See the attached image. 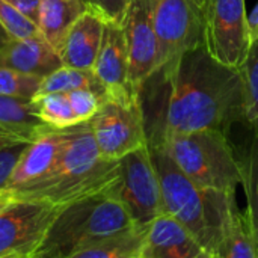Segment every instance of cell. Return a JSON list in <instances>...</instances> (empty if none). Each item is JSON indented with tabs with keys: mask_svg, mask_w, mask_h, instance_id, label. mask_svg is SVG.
<instances>
[{
	"mask_svg": "<svg viewBox=\"0 0 258 258\" xmlns=\"http://www.w3.org/2000/svg\"><path fill=\"white\" fill-rule=\"evenodd\" d=\"M162 70L169 80L163 144L169 136L201 130L228 135L233 124L245 121L239 68L219 63L203 44L184 51Z\"/></svg>",
	"mask_w": 258,
	"mask_h": 258,
	"instance_id": "1",
	"label": "cell"
},
{
	"mask_svg": "<svg viewBox=\"0 0 258 258\" xmlns=\"http://www.w3.org/2000/svg\"><path fill=\"white\" fill-rule=\"evenodd\" d=\"M121 177L119 160L101 157L89 121L68 127L67 141L53 168L39 180L12 190L15 198L44 200L68 206L113 192Z\"/></svg>",
	"mask_w": 258,
	"mask_h": 258,
	"instance_id": "2",
	"label": "cell"
},
{
	"mask_svg": "<svg viewBox=\"0 0 258 258\" xmlns=\"http://www.w3.org/2000/svg\"><path fill=\"white\" fill-rule=\"evenodd\" d=\"M156 168L165 212L183 224L204 251L215 254L219 236L236 192L203 189L197 186L174 162L165 145L148 147Z\"/></svg>",
	"mask_w": 258,
	"mask_h": 258,
	"instance_id": "3",
	"label": "cell"
},
{
	"mask_svg": "<svg viewBox=\"0 0 258 258\" xmlns=\"http://www.w3.org/2000/svg\"><path fill=\"white\" fill-rule=\"evenodd\" d=\"M133 227L116 190L89 197L63 207L30 258H68Z\"/></svg>",
	"mask_w": 258,
	"mask_h": 258,
	"instance_id": "4",
	"label": "cell"
},
{
	"mask_svg": "<svg viewBox=\"0 0 258 258\" xmlns=\"http://www.w3.org/2000/svg\"><path fill=\"white\" fill-rule=\"evenodd\" d=\"M227 136L218 130H201L169 136L163 145L197 186L236 192L242 184V172Z\"/></svg>",
	"mask_w": 258,
	"mask_h": 258,
	"instance_id": "5",
	"label": "cell"
},
{
	"mask_svg": "<svg viewBox=\"0 0 258 258\" xmlns=\"http://www.w3.org/2000/svg\"><path fill=\"white\" fill-rule=\"evenodd\" d=\"M89 124L98 151L106 160H121L127 154L148 147L139 97L106 95Z\"/></svg>",
	"mask_w": 258,
	"mask_h": 258,
	"instance_id": "6",
	"label": "cell"
},
{
	"mask_svg": "<svg viewBox=\"0 0 258 258\" xmlns=\"http://www.w3.org/2000/svg\"><path fill=\"white\" fill-rule=\"evenodd\" d=\"M203 45L222 65L239 68L249 50L245 0H201Z\"/></svg>",
	"mask_w": 258,
	"mask_h": 258,
	"instance_id": "7",
	"label": "cell"
},
{
	"mask_svg": "<svg viewBox=\"0 0 258 258\" xmlns=\"http://www.w3.org/2000/svg\"><path fill=\"white\" fill-rule=\"evenodd\" d=\"M63 207L44 200L15 198L0 212V257L30 258Z\"/></svg>",
	"mask_w": 258,
	"mask_h": 258,
	"instance_id": "8",
	"label": "cell"
},
{
	"mask_svg": "<svg viewBox=\"0 0 258 258\" xmlns=\"http://www.w3.org/2000/svg\"><path fill=\"white\" fill-rule=\"evenodd\" d=\"M121 177L116 198L122 203L136 225H150L165 215L160 181L148 147L133 151L119 160Z\"/></svg>",
	"mask_w": 258,
	"mask_h": 258,
	"instance_id": "9",
	"label": "cell"
},
{
	"mask_svg": "<svg viewBox=\"0 0 258 258\" xmlns=\"http://www.w3.org/2000/svg\"><path fill=\"white\" fill-rule=\"evenodd\" d=\"M159 68L203 44L201 0H151Z\"/></svg>",
	"mask_w": 258,
	"mask_h": 258,
	"instance_id": "10",
	"label": "cell"
},
{
	"mask_svg": "<svg viewBox=\"0 0 258 258\" xmlns=\"http://www.w3.org/2000/svg\"><path fill=\"white\" fill-rule=\"evenodd\" d=\"M128 48V80L139 94L145 80L159 70V45L151 0H130L121 21Z\"/></svg>",
	"mask_w": 258,
	"mask_h": 258,
	"instance_id": "11",
	"label": "cell"
},
{
	"mask_svg": "<svg viewBox=\"0 0 258 258\" xmlns=\"http://www.w3.org/2000/svg\"><path fill=\"white\" fill-rule=\"evenodd\" d=\"M92 71L106 88L107 97H139L128 80V48L121 23L106 21L100 51Z\"/></svg>",
	"mask_w": 258,
	"mask_h": 258,
	"instance_id": "12",
	"label": "cell"
},
{
	"mask_svg": "<svg viewBox=\"0 0 258 258\" xmlns=\"http://www.w3.org/2000/svg\"><path fill=\"white\" fill-rule=\"evenodd\" d=\"M106 18L91 5L67 32L57 54L63 67L92 70L100 51Z\"/></svg>",
	"mask_w": 258,
	"mask_h": 258,
	"instance_id": "13",
	"label": "cell"
},
{
	"mask_svg": "<svg viewBox=\"0 0 258 258\" xmlns=\"http://www.w3.org/2000/svg\"><path fill=\"white\" fill-rule=\"evenodd\" d=\"M204 248L175 218L165 213L147 230L141 255L145 258H197Z\"/></svg>",
	"mask_w": 258,
	"mask_h": 258,
	"instance_id": "14",
	"label": "cell"
},
{
	"mask_svg": "<svg viewBox=\"0 0 258 258\" xmlns=\"http://www.w3.org/2000/svg\"><path fill=\"white\" fill-rule=\"evenodd\" d=\"M0 67L44 79L62 67L60 57L39 33L26 39H9L0 47Z\"/></svg>",
	"mask_w": 258,
	"mask_h": 258,
	"instance_id": "15",
	"label": "cell"
},
{
	"mask_svg": "<svg viewBox=\"0 0 258 258\" xmlns=\"http://www.w3.org/2000/svg\"><path fill=\"white\" fill-rule=\"evenodd\" d=\"M67 135L68 128H51L32 142L21 154L6 189L17 190L42 178L53 168L67 141Z\"/></svg>",
	"mask_w": 258,
	"mask_h": 258,
	"instance_id": "16",
	"label": "cell"
},
{
	"mask_svg": "<svg viewBox=\"0 0 258 258\" xmlns=\"http://www.w3.org/2000/svg\"><path fill=\"white\" fill-rule=\"evenodd\" d=\"M50 127L33 110L32 100L0 97V136L32 144L45 135Z\"/></svg>",
	"mask_w": 258,
	"mask_h": 258,
	"instance_id": "17",
	"label": "cell"
},
{
	"mask_svg": "<svg viewBox=\"0 0 258 258\" xmlns=\"http://www.w3.org/2000/svg\"><path fill=\"white\" fill-rule=\"evenodd\" d=\"M215 254L222 258H258L257 242L248 215L240 210L236 198L230 204Z\"/></svg>",
	"mask_w": 258,
	"mask_h": 258,
	"instance_id": "18",
	"label": "cell"
},
{
	"mask_svg": "<svg viewBox=\"0 0 258 258\" xmlns=\"http://www.w3.org/2000/svg\"><path fill=\"white\" fill-rule=\"evenodd\" d=\"M88 6V0H41L36 23L39 33L57 51L67 32Z\"/></svg>",
	"mask_w": 258,
	"mask_h": 258,
	"instance_id": "19",
	"label": "cell"
},
{
	"mask_svg": "<svg viewBox=\"0 0 258 258\" xmlns=\"http://www.w3.org/2000/svg\"><path fill=\"white\" fill-rule=\"evenodd\" d=\"M148 225H136L124 233L97 242L68 258H135L141 254Z\"/></svg>",
	"mask_w": 258,
	"mask_h": 258,
	"instance_id": "20",
	"label": "cell"
},
{
	"mask_svg": "<svg viewBox=\"0 0 258 258\" xmlns=\"http://www.w3.org/2000/svg\"><path fill=\"white\" fill-rule=\"evenodd\" d=\"M252 135L245 145L240 157L242 187L246 197V215L258 246V125L252 127Z\"/></svg>",
	"mask_w": 258,
	"mask_h": 258,
	"instance_id": "21",
	"label": "cell"
},
{
	"mask_svg": "<svg viewBox=\"0 0 258 258\" xmlns=\"http://www.w3.org/2000/svg\"><path fill=\"white\" fill-rule=\"evenodd\" d=\"M76 89H91L106 97V88L92 70H80L63 65L41 80L36 95L51 92H70Z\"/></svg>",
	"mask_w": 258,
	"mask_h": 258,
	"instance_id": "22",
	"label": "cell"
},
{
	"mask_svg": "<svg viewBox=\"0 0 258 258\" xmlns=\"http://www.w3.org/2000/svg\"><path fill=\"white\" fill-rule=\"evenodd\" d=\"M35 113L50 127L68 128L80 124L71 106L68 92H51L32 98Z\"/></svg>",
	"mask_w": 258,
	"mask_h": 258,
	"instance_id": "23",
	"label": "cell"
},
{
	"mask_svg": "<svg viewBox=\"0 0 258 258\" xmlns=\"http://www.w3.org/2000/svg\"><path fill=\"white\" fill-rule=\"evenodd\" d=\"M243 95H245V121L251 128L258 125V39L251 42L243 63L239 67Z\"/></svg>",
	"mask_w": 258,
	"mask_h": 258,
	"instance_id": "24",
	"label": "cell"
},
{
	"mask_svg": "<svg viewBox=\"0 0 258 258\" xmlns=\"http://www.w3.org/2000/svg\"><path fill=\"white\" fill-rule=\"evenodd\" d=\"M41 77L0 67V97L32 100L41 85Z\"/></svg>",
	"mask_w": 258,
	"mask_h": 258,
	"instance_id": "25",
	"label": "cell"
},
{
	"mask_svg": "<svg viewBox=\"0 0 258 258\" xmlns=\"http://www.w3.org/2000/svg\"><path fill=\"white\" fill-rule=\"evenodd\" d=\"M0 24L11 39H26L39 35L36 23L5 0H0Z\"/></svg>",
	"mask_w": 258,
	"mask_h": 258,
	"instance_id": "26",
	"label": "cell"
},
{
	"mask_svg": "<svg viewBox=\"0 0 258 258\" xmlns=\"http://www.w3.org/2000/svg\"><path fill=\"white\" fill-rule=\"evenodd\" d=\"M29 145L30 144L17 142L0 136V190L6 189L21 154Z\"/></svg>",
	"mask_w": 258,
	"mask_h": 258,
	"instance_id": "27",
	"label": "cell"
},
{
	"mask_svg": "<svg viewBox=\"0 0 258 258\" xmlns=\"http://www.w3.org/2000/svg\"><path fill=\"white\" fill-rule=\"evenodd\" d=\"M71 106L74 109V113L79 119V122H85L89 121L95 112L98 110V107L101 106L104 97L100 95L95 91L91 89H76V91H70L68 92Z\"/></svg>",
	"mask_w": 258,
	"mask_h": 258,
	"instance_id": "28",
	"label": "cell"
},
{
	"mask_svg": "<svg viewBox=\"0 0 258 258\" xmlns=\"http://www.w3.org/2000/svg\"><path fill=\"white\" fill-rule=\"evenodd\" d=\"M130 0H88V3L98 11L107 21L121 23Z\"/></svg>",
	"mask_w": 258,
	"mask_h": 258,
	"instance_id": "29",
	"label": "cell"
},
{
	"mask_svg": "<svg viewBox=\"0 0 258 258\" xmlns=\"http://www.w3.org/2000/svg\"><path fill=\"white\" fill-rule=\"evenodd\" d=\"M5 2L12 5L15 9H18L26 17H29L32 21L38 23V14H39L41 0H5Z\"/></svg>",
	"mask_w": 258,
	"mask_h": 258,
	"instance_id": "30",
	"label": "cell"
},
{
	"mask_svg": "<svg viewBox=\"0 0 258 258\" xmlns=\"http://www.w3.org/2000/svg\"><path fill=\"white\" fill-rule=\"evenodd\" d=\"M248 29H249V41L254 42L258 39V3L248 15Z\"/></svg>",
	"mask_w": 258,
	"mask_h": 258,
	"instance_id": "31",
	"label": "cell"
},
{
	"mask_svg": "<svg viewBox=\"0 0 258 258\" xmlns=\"http://www.w3.org/2000/svg\"><path fill=\"white\" fill-rule=\"evenodd\" d=\"M14 200H15V195L12 190H9V189L0 190V212L5 210Z\"/></svg>",
	"mask_w": 258,
	"mask_h": 258,
	"instance_id": "32",
	"label": "cell"
},
{
	"mask_svg": "<svg viewBox=\"0 0 258 258\" xmlns=\"http://www.w3.org/2000/svg\"><path fill=\"white\" fill-rule=\"evenodd\" d=\"M9 39H11V38L8 36V33L5 32V29H3V27H2V24H0V47H3Z\"/></svg>",
	"mask_w": 258,
	"mask_h": 258,
	"instance_id": "33",
	"label": "cell"
},
{
	"mask_svg": "<svg viewBox=\"0 0 258 258\" xmlns=\"http://www.w3.org/2000/svg\"><path fill=\"white\" fill-rule=\"evenodd\" d=\"M197 258H210V252H207V251H203V252H201V254H200V255H198Z\"/></svg>",
	"mask_w": 258,
	"mask_h": 258,
	"instance_id": "34",
	"label": "cell"
},
{
	"mask_svg": "<svg viewBox=\"0 0 258 258\" xmlns=\"http://www.w3.org/2000/svg\"><path fill=\"white\" fill-rule=\"evenodd\" d=\"M0 258H29V257H24V255H18V254H14V255H5V257H0Z\"/></svg>",
	"mask_w": 258,
	"mask_h": 258,
	"instance_id": "35",
	"label": "cell"
},
{
	"mask_svg": "<svg viewBox=\"0 0 258 258\" xmlns=\"http://www.w3.org/2000/svg\"><path fill=\"white\" fill-rule=\"evenodd\" d=\"M210 258H222V257H219L218 254H210Z\"/></svg>",
	"mask_w": 258,
	"mask_h": 258,
	"instance_id": "36",
	"label": "cell"
},
{
	"mask_svg": "<svg viewBox=\"0 0 258 258\" xmlns=\"http://www.w3.org/2000/svg\"><path fill=\"white\" fill-rule=\"evenodd\" d=\"M135 258H145V257H144V255H141V254H139V255H136V257H135Z\"/></svg>",
	"mask_w": 258,
	"mask_h": 258,
	"instance_id": "37",
	"label": "cell"
}]
</instances>
